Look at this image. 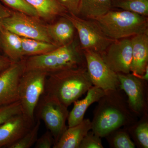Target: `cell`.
Here are the masks:
<instances>
[{
	"instance_id": "6da1fadb",
	"label": "cell",
	"mask_w": 148,
	"mask_h": 148,
	"mask_svg": "<svg viewBox=\"0 0 148 148\" xmlns=\"http://www.w3.org/2000/svg\"><path fill=\"white\" fill-rule=\"evenodd\" d=\"M93 111L91 130L101 138L136 122L138 117L130 110L120 88L105 91Z\"/></svg>"
},
{
	"instance_id": "7a4b0ae2",
	"label": "cell",
	"mask_w": 148,
	"mask_h": 148,
	"mask_svg": "<svg viewBox=\"0 0 148 148\" xmlns=\"http://www.w3.org/2000/svg\"><path fill=\"white\" fill-rule=\"evenodd\" d=\"M86 67L48 74L44 94L69 108L92 87Z\"/></svg>"
},
{
	"instance_id": "3957f363",
	"label": "cell",
	"mask_w": 148,
	"mask_h": 148,
	"mask_svg": "<svg viewBox=\"0 0 148 148\" xmlns=\"http://www.w3.org/2000/svg\"><path fill=\"white\" fill-rule=\"evenodd\" d=\"M24 61L25 72L40 71L48 74L86 67L83 51L75 40L45 54L25 57Z\"/></svg>"
},
{
	"instance_id": "277c9868",
	"label": "cell",
	"mask_w": 148,
	"mask_h": 148,
	"mask_svg": "<svg viewBox=\"0 0 148 148\" xmlns=\"http://www.w3.org/2000/svg\"><path fill=\"white\" fill-rule=\"evenodd\" d=\"M107 36L113 40L148 32L147 16L127 11L110 10L93 20Z\"/></svg>"
},
{
	"instance_id": "5b68a950",
	"label": "cell",
	"mask_w": 148,
	"mask_h": 148,
	"mask_svg": "<svg viewBox=\"0 0 148 148\" xmlns=\"http://www.w3.org/2000/svg\"><path fill=\"white\" fill-rule=\"evenodd\" d=\"M48 73L37 71L24 72L19 84V101L24 116L35 123V112L39 101L45 90Z\"/></svg>"
},
{
	"instance_id": "8992f818",
	"label": "cell",
	"mask_w": 148,
	"mask_h": 148,
	"mask_svg": "<svg viewBox=\"0 0 148 148\" xmlns=\"http://www.w3.org/2000/svg\"><path fill=\"white\" fill-rule=\"evenodd\" d=\"M69 113L68 108L44 93L37 105L35 112L36 119L44 122L48 130L53 135L54 145L68 128L66 122Z\"/></svg>"
},
{
	"instance_id": "52a82bcc",
	"label": "cell",
	"mask_w": 148,
	"mask_h": 148,
	"mask_svg": "<svg viewBox=\"0 0 148 148\" xmlns=\"http://www.w3.org/2000/svg\"><path fill=\"white\" fill-rule=\"evenodd\" d=\"M64 16L73 25L82 51H91L101 54L115 40L107 36L93 20H87L70 13H66Z\"/></svg>"
},
{
	"instance_id": "ba28073f",
	"label": "cell",
	"mask_w": 148,
	"mask_h": 148,
	"mask_svg": "<svg viewBox=\"0 0 148 148\" xmlns=\"http://www.w3.org/2000/svg\"><path fill=\"white\" fill-rule=\"evenodd\" d=\"M2 26L21 38L53 43L48 34L47 24L40 18L12 10L10 15L3 20Z\"/></svg>"
},
{
	"instance_id": "9c48e42d",
	"label": "cell",
	"mask_w": 148,
	"mask_h": 148,
	"mask_svg": "<svg viewBox=\"0 0 148 148\" xmlns=\"http://www.w3.org/2000/svg\"><path fill=\"white\" fill-rule=\"evenodd\" d=\"M119 87L125 92L130 110L138 117L148 115L147 82L132 73H118Z\"/></svg>"
},
{
	"instance_id": "30bf717a",
	"label": "cell",
	"mask_w": 148,
	"mask_h": 148,
	"mask_svg": "<svg viewBox=\"0 0 148 148\" xmlns=\"http://www.w3.org/2000/svg\"><path fill=\"white\" fill-rule=\"evenodd\" d=\"M86 69L92 85L104 91L120 88L118 74L106 64L99 53L84 50Z\"/></svg>"
},
{
	"instance_id": "8fae6325",
	"label": "cell",
	"mask_w": 148,
	"mask_h": 148,
	"mask_svg": "<svg viewBox=\"0 0 148 148\" xmlns=\"http://www.w3.org/2000/svg\"><path fill=\"white\" fill-rule=\"evenodd\" d=\"M100 54L106 64L116 73H130L132 58L131 38L115 40Z\"/></svg>"
},
{
	"instance_id": "7c38bea8",
	"label": "cell",
	"mask_w": 148,
	"mask_h": 148,
	"mask_svg": "<svg viewBox=\"0 0 148 148\" xmlns=\"http://www.w3.org/2000/svg\"><path fill=\"white\" fill-rule=\"evenodd\" d=\"M24 72V58L12 63L0 74V108L19 101L18 84Z\"/></svg>"
},
{
	"instance_id": "4fadbf2b",
	"label": "cell",
	"mask_w": 148,
	"mask_h": 148,
	"mask_svg": "<svg viewBox=\"0 0 148 148\" xmlns=\"http://www.w3.org/2000/svg\"><path fill=\"white\" fill-rule=\"evenodd\" d=\"M35 124L21 113L14 116L0 124V148H8Z\"/></svg>"
},
{
	"instance_id": "5bb4252c",
	"label": "cell",
	"mask_w": 148,
	"mask_h": 148,
	"mask_svg": "<svg viewBox=\"0 0 148 148\" xmlns=\"http://www.w3.org/2000/svg\"><path fill=\"white\" fill-rule=\"evenodd\" d=\"M132 58L130 72L136 76L142 75L148 66V32L132 37Z\"/></svg>"
},
{
	"instance_id": "9a60e30c",
	"label": "cell",
	"mask_w": 148,
	"mask_h": 148,
	"mask_svg": "<svg viewBox=\"0 0 148 148\" xmlns=\"http://www.w3.org/2000/svg\"><path fill=\"white\" fill-rule=\"evenodd\" d=\"M103 89L92 86L87 92L84 99L74 102V106L68 118V127H72L79 124L84 119L86 112L93 103L98 102L105 94Z\"/></svg>"
},
{
	"instance_id": "2e32d148",
	"label": "cell",
	"mask_w": 148,
	"mask_h": 148,
	"mask_svg": "<svg viewBox=\"0 0 148 148\" xmlns=\"http://www.w3.org/2000/svg\"><path fill=\"white\" fill-rule=\"evenodd\" d=\"M92 129L91 121L84 119L79 124L68 127L53 148H79L83 139Z\"/></svg>"
},
{
	"instance_id": "e0dca14e",
	"label": "cell",
	"mask_w": 148,
	"mask_h": 148,
	"mask_svg": "<svg viewBox=\"0 0 148 148\" xmlns=\"http://www.w3.org/2000/svg\"><path fill=\"white\" fill-rule=\"evenodd\" d=\"M49 36L58 47L67 45L74 40L75 31L73 25L64 16L53 24H47Z\"/></svg>"
},
{
	"instance_id": "ac0fdd59",
	"label": "cell",
	"mask_w": 148,
	"mask_h": 148,
	"mask_svg": "<svg viewBox=\"0 0 148 148\" xmlns=\"http://www.w3.org/2000/svg\"><path fill=\"white\" fill-rule=\"evenodd\" d=\"M1 52L14 62L24 59L21 37L2 28L0 33Z\"/></svg>"
},
{
	"instance_id": "d6986e66",
	"label": "cell",
	"mask_w": 148,
	"mask_h": 148,
	"mask_svg": "<svg viewBox=\"0 0 148 148\" xmlns=\"http://www.w3.org/2000/svg\"><path fill=\"white\" fill-rule=\"evenodd\" d=\"M112 5V0H81L78 16L94 20L108 12Z\"/></svg>"
},
{
	"instance_id": "ffe728a7",
	"label": "cell",
	"mask_w": 148,
	"mask_h": 148,
	"mask_svg": "<svg viewBox=\"0 0 148 148\" xmlns=\"http://www.w3.org/2000/svg\"><path fill=\"white\" fill-rule=\"evenodd\" d=\"M36 10L40 18L46 21L63 16L67 11L57 0H26Z\"/></svg>"
},
{
	"instance_id": "44dd1931",
	"label": "cell",
	"mask_w": 148,
	"mask_h": 148,
	"mask_svg": "<svg viewBox=\"0 0 148 148\" xmlns=\"http://www.w3.org/2000/svg\"><path fill=\"white\" fill-rule=\"evenodd\" d=\"M148 115L140 118V120L125 127L135 146L138 148H148Z\"/></svg>"
},
{
	"instance_id": "7402d4cb",
	"label": "cell",
	"mask_w": 148,
	"mask_h": 148,
	"mask_svg": "<svg viewBox=\"0 0 148 148\" xmlns=\"http://www.w3.org/2000/svg\"><path fill=\"white\" fill-rule=\"evenodd\" d=\"M22 53L24 58L41 55L58 47L54 44L39 40L21 38Z\"/></svg>"
},
{
	"instance_id": "603a6c76",
	"label": "cell",
	"mask_w": 148,
	"mask_h": 148,
	"mask_svg": "<svg viewBox=\"0 0 148 148\" xmlns=\"http://www.w3.org/2000/svg\"><path fill=\"white\" fill-rule=\"evenodd\" d=\"M106 138L111 148H135L136 147L125 127L114 130Z\"/></svg>"
},
{
	"instance_id": "cb8c5ba5",
	"label": "cell",
	"mask_w": 148,
	"mask_h": 148,
	"mask_svg": "<svg viewBox=\"0 0 148 148\" xmlns=\"http://www.w3.org/2000/svg\"><path fill=\"white\" fill-rule=\"evenodd\" d=\"M116 7L144 16L148 15V0H119L114 3Z\"/></svg>"
},
{
	"instance_id": "d4e9b609",
	"label": "cell",
	"mask_w": 148,
	"mask_h": 148,
	"mask_svg": "<svg viewBox=\"0 0 148 148\" xmlns=\"http://www.w3.org/2000/svg\"><path fill=\"white\" fill-rule=\"evenodd\" d=\"M34 125L20 139L10 146L8 148H30L34 145L38 139L40 120L36 119Z\"/></svg>"
},
{
	"instance_id": "484cf974",
	"label": "cell",
	"mask_w": 148,
	"mask_h": 148,
	"mask_svg": "<svg viewBox=\"0 0 148 148\" xmlns=\"http://www.w3.org/2000/svg\"><path fill=\"white\" fill-rule=\"evenodd\" d=\"M10 8L18 12L40 18L37 11L26 0H1Z\"/></svg>"
},
{
	"instance_id": "4316f807",
	"label": "cell",
	"mask_w": 148,
	"mask_h": 148,
	"mask_svg": "<svg viewBox=\"0 0 148 148\" xmlns=\"http://www.w3.org/2000/svg\"><path fill=\"white\" fill-rule=\"evenodd\" d=\"M21 113H22V109L19 101L0 108V124L14 116Z\"/></svg>"
},
{
	"instance_id": "83f0119b",
	"label": "cell",
	"mask_w": 148,
	"mask_h": 148,
	"mask_svg": "<svg viewBox=\"0 0 148 148\" xmlns=\"http://www.w3.org/2000/svg\"><path fill=\"white\" fill-rule=\"evenodd\" d=\"M101 138L90 130L83 139L79 148H103Z\"/></svg>"
},
{
	"instance_id": "f1b7e54d",
	"label": "cell",
	"mask_w": 148,
	"mask_h": 148,
	"mask_svg": "<svg viewBox=\"0 0 148 148\" xmlns=\"http://www.w3.org/2000/svg\"><path fill=\"white\" fill-rule=\"evenodd\" d=\"M54 144L55 142L53 135L49 130H47L39 138L37 139L35 144V148H53Z\"/></svg>"
},
{
	"instance_id": "f546056e",
	"label": "cell",
	"mask_w": 148,
	"mask_h": 148,
	"mask_svg": "<svg viewBox=\"0 0 148 148\" xmlns=\"http://www.w3.org/2000/svg\"><path fill=\"white\" fill-rule=\"evenodd\" d=\"M66 9L67 12L74 15H78L79 8L81 0H57Z\"/></svg>"
},
{
	"instance_id": "4dcf8cb0",
	"label": "cell",
	"mask_w": 148,
	"mask_h": 148,
	"mask_svg": "<svg viewBox=\"0 0 148 148\" xmlns=\"http://www.w3.org/2000/svg\"><path fill=\"white\" fill-rule=\"evenodd\" d=\"M12 11L8 8L5 6L1 2L0 0V33L3 27L2 26V22L3 20L6 17H8L10 15ZM0 53L1 52V47H0Z\"/></svg>"
},
{
	"instance_id": "1f68e13d",
	"label": "cell",
	"mask_w": 148,
	"mask_h": 148,
	"mask_svg": "<svg viewBox=\"0 0 148 148\" xmlns=\"http://www.w3.org/2000/svg\"><path fill=\"white\" fill-rule=\"evenodd\" d=\"M13 63L14 62L12 61L5 55L0 53V74Z\"/></svg>"
},
{
	"instance_id": "d6a6232c",
	"label": "cell",
	"mask_w": 148,
	"mask_h": 148,
	"mask_svg": "<svg viewBox=\"0 0 148 148\" xmlns=\"http://www.w3.org/2000/svg\"><path fill=\"white\" fill-rule=\"evenodd\" d=\"M139 77L141 79L148 82V66H147L145 69V73L142 75L140 76H137Z\"/></svg>"
}]
</instances>
